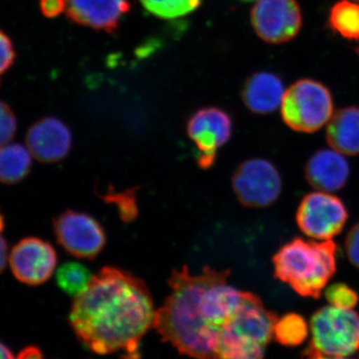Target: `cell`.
<instances>
[{
	"label": "cell",
	"mask_w": 359,
	"mask_h": 359,
	"mask_svg": "<svg viewBox=\"0 0 359 359\" xmlns=\"http://www.w3.org/2000/svg\"><path fill=\"white\" fill-rule=\"evenodd\" d=\"M229 275L210 266L200 273L186 266L172 273L168 280L171 294L156 313L154 323L164 341L192 358H218L222 330L250 295L229 285Z\"/></svg>",
	"instance_id": "cell-1"
},
{
	"label": "cell",
	"mask_w": 359,
	"mask_h": 359,
	"mask_svg": "<svg viewBox=\"0 0 359 359\" xmlns=\"http://www.w3.org/2000/svg\"><path fill=\"white\" fill-rule=\"evenodd\" d=\"M156 311L145 283L122 269L105 266L75 297L69 321L80 341L97 354L139 358L144 335L154 327Z\"/></svg>",
	"instance_id": "cell-2"
},
{
	"label": "cell",
	"mask_w": 359,
	"mask_h": 359,
	"mask_svg": "<svg viewBox=\"0 0 359 359\" xmlns=\"http://www.w3.org/2000/svg\"><path fill=\"white\" fill-rule=\"evenodd\" d=\"M337 252L330 240L294 238L273 256L275 276L302 297L318 299L337 271Z\"/></svg>",
	"instance_id": "cell-3"
},
{
	"label": "cell",
	"mask_w": 359,
	"mask_h": 359,
	"mask_svg": "<svg viewBox=\"0 0 359 359\" xmlns=\"http://www.w3.org/2000/svg\"><path fill=\"white\" fill-rule=\"evenodd\" d=\"M278 316L250 294L235 318L222 330L217 359H264Z\"/></svg>",
	"instance_id": "cell-4"
},
{
	"label": "cell",
	"mask_w": 359,
	"mask_h": 359,
	"mask_svg": "<svg viewBox=\"0 0 359 359\" xmlns=\"http://www.w3.org/2000/svg\"><path fill=\"white\" fill-rule=\"evenodd\" d=\"M332 112L330 90L314 80H299L283 94V120L294 131L313 133L330 122Z\"/></svg>",
	"instance_id": "cell-5"
},
{
	"label": "cell",
	"mask_w": 359,
	"mask_h": 359,
	"mask_svg": "<svg viewBox=\"0 0 359 359\" xmlns=\"http://www.w3.org/2000/svg\"><path fill=\"white\" fill-rule=\"evenodd\" d=\"M311 346L332 358H348L359 351V313L330 306L311 320Z\"/></svg>",
	"instance_id": "cell-6"
},
{
	"label": "cell",
	"mask_w": 359,
	"mask_h": 359,
	"mask_svg": "<svg viewBox=\"0 0 359 359\" xmlns=\"http://www.w3.org/2000/svg\"><path fill=\"white\" fill-rule=\"evenodd\" d=\"M233 192L241 204L249 208H266L282 193V177L268 160L250 159L233 173Z\"/></svg>",
	"instance_id": "cell-7"
},
{
	"label": "cell",
	"mask_w": 359,
	"mask_h": 359,
	"mask_svg": "<svg viewBox=\"0 0 359 359\" xmlns=\"http://www.w3.org/2000/svg\"><path fill=\"white\" fill-rule=\"evenodd\" d=\"M348 212L337 196L314 192L302 200L297 212L299 229L314 240L330 241L346 226Z\"/></svg>",
	"instance_id": "cell-8"
},
{
	"label": "cell",
	"mask_w": 359,
	"mask_h": 359,
	"mask_svg": "<svg viewBox=\"0 0 359 359\" xmlns=\"http://www.w3.org/2000/svg\"><path fill=\"white\" fill-rule=\"evenodd\" d=\"M59 245L78 259H95L106 245V233L97 219L85 212L68 210L54 219Z\"/></svg>",
	"instance_id": "cell-9"
},
{
	"label": "cell",
	"mask_w": 359,
	"mask_h": 359,
	"mask_svg": "<svg viewBox=\"0 0 359 359\" xmlns=\"http://www.w3.org/2000/svg\"><path fill=\"white\" fill-rule=\"evenodd\" d=\"M250 21L257 36L264 42L285 43L301 30V8L297 0H257Z\"/></svg>",
	"instance_id": "cell-10"
},
{
	"label": "cell",
	"mask_w": 359,
	"mask_h": 359,
	"mask_svg": "<svg viewBox=\"0 0 359 359\" xmlns=\"http://www.w3.org/2000/svg\"><path fill=\"white\" fill-rule=\"evenodd\" d=\"M187 131L197 148L198 165L202 169H209L217 159L219 149L230 140L233 121L221 108L205 107L191 116Z\"/></svg>",
	"instance_id": "cell-11"
},
{
	"label": "cell",
	"mask_w": 359,
	"mask_h": 359,
	"mask_svg": "<svg viewBox=\"0 0 359 359\" xmlns=\"http://www.w3.org/2000/svg\"><path fill=\"white\" fill-rule=\"evenodd\" d=\"M16 280L27 285H39L50 280L57 266V254L50 243L29 237L20 241L9 256Z\"/></svg>",
	"instance_id": "cell-12"
},
{
	"label": "cell",
	"mask_w": 359,
	"mask_h": 359,
	"mask_svg": "<svg viewBox=\"0 0 359 359\" xmlns=\"http://www.w3.org/2000/svg\"><path fill=\"white\" fill-rule=\"evenodd\" d=\"M72 133L65 122L45 117L33 123L26 133V147L41 163L59 162L69 154Z\"/></svg>",
	"instance_id": "cell-13"
},
{
	"label": "cell",
	"mask_w": 359,
	"mask_h": 359,
	"mask_svg": "<svg viewBox=\"0 0 359 359\" xmlns=\"http://www.w3.org/2000/svg\"><path fill=\"white\" fill-rule=\"evenodd\" d=\"M71 21L95 30L114 32L131 8L129 0H65Z\"/></svg>",
	"instance_id": "cell-14"
},
{
	"label": "cell",
	"mask_w": 359,
	"mask_h": 359,
	"mask_svg": "<svg viewBox=\"0 0 359 359\" xmlns=\"http://www.w3.org/2000/svg\"><path fill=\"white\" fill-rule=\"evenodd\" d=\"M349 173L348 162L344 154L334 149L318 151L309 160L304 171L309 185L327 193L344 188Z\"/></svg>",
	"instance_id": "cell-15"
},
{
	"label": "cell",
	"mask_w": 359,
	"mask_h": 359,
	"mask_svg": "<svg viewBox=\"0 0 359 359\" xmlns=\"http://www.w3.org/2000/svg\"><path fill=\"white\" fill-rule=\"evenodd\" d=\"M282 80L269 72H257L249 77L243 87V100L252 112L268 114L278 109L282 103Z\"/></svg>",
	"instance_id": "cell-16"
},
{
	"label": "cell",
	"mask_w": 359,
	"mask_h": 359,
	"mask_svg": "<svg viewBox=\"0 0 359 359\" xmlns=\"http://www.w3.org/2000/svg\"><path fill=\"white\" fill-rule=\"evenodd\" d=\"M327 140L330 147L344 155L359 154V108L337 111L330 120Z\"/></svg>",
	"instance_id": "cell-17"
},
{
	"label": "cell",
	"mask_w": 359,
	"mask_h": 359,
	"mask_svg": "<svg viewBox=\"0 0 359 359\" xmlns=\"http://www.w3.org/2000/svg\"><path fill=\"white\" fill-rule=\"evenodd\" d=\"M32 166V153L20 144L0 147V183L15 185L29 174Z\"/></svg>",
	"instance_id": "cell-18"
},
{
	"label": "cell",
	"mask_w": 359,
	"mask_h": 359,
	"mask_svg": "<svg viewBox=\"0 0 359 359\" xmlns=\"http://www.w3.org/2000/svg\"><path fill=\"white\" fill-rule=\"evenodd\" d=\"M328 26L344 39L359 40V4L342 0L330 9Z\"/></svg>",
	"instance_id": "cell-19"
},
{
	"label": "cell",
	"mask_w": 359,
	"mask_h": 359,
	"mask_svg": "<svg viewBox=\"0 0 359 359\" xmlns=\"http://www.w3.org/2000/svg\"><path fill=\"white\" fill-rule=\"evenodd\" d=\"M93 275L84 264L67 262L59 266L56 271V283L63 292L76 297L86 290Z\"/></svg>",
	"instance_id": "cell-20"
},
{
	"label": "cell",
	"mask_w": 359,
	"mask_h": 359,
	"mask_svg": "<svg viewBox=\"0 0 359 359\" xmlns=\"http://www.w3.org/2000/svg\"><path fill=\"white\" fill-rule=\"evenodd\" d=\"M309 334L308 323L297 313H287L278 318L273 330L276 341L285 346H297Z\"/></svg>",
	"instance_id": "cell-21"
},
{
	"label": "cell",
	"mask_w": 359,
	"mask_h": 359,
	"mask_svg": "<svg viewBox=\"0 0 359 359\" xmlns=\"http://www.w3.org/2000/svg\"><path fill=\"white\" fill-rule=\"evenodd\" d=\"M149 13L163 20H174L194 13L203 0H140Z\"/></svg>",
	"instance_id": "cell-22"
},
{
	"label": "cell",
	"mask_w": 359,
	"mask_h": 359,
	"mask_svg": "<svg viewBox=\"0 0 359 359\" xmlns=\"http://www.w3.org/2000/svg\"><path fill=\"white\" fill-rule=\"evenodd\" d=\"M327 302L337 309H353L358 304V294L346 283H339L325 290Z\"/></svg>",
	"instance_id": "cell-23"
},
{
	"label": "cell",
	"mask_w": 359,
	"mask_h": 359,
	"mask_svg": "<svg viewBox=\"0 0 359 359\" xmlns=\"http://www.w3.org/2000/svg\"><path fill=\"white\" fill-rule=\"evenodd\" d=\"M18 130V120L11 106L0 101V147L13 140Z\"/></svg>",
	"instance_id": "cell-24"
},
{
	"label": "cell",
	"mask_w": 359,
	"mask_h": 359,
	"mask_svg": "<svg viewBox=\"0 0 359 359\" xmlns=\"http://www.w3.org/2000/svg\"><path fill=\"white\" fill-rule=\"evenodd\" d=\"M16 54L11 39L0 30V77L14 65Z\"/></svg>",
	"instance_id": "cell-25"
},
{
	"label": "cell",
	"mask_w": 359,
	"mask_h": 359,
	"mask_svg": "<svg viewBox=\"0 0 359 359\" xmlns=\"http://www.w3.org/2000/svg\"><path fill=\"white\" fill-rule=\"evenodd\" d=\"M346 252L351 263L359 269V223L354 224L347 233Z\"/></svg>",
	"instance_id": "cell-26"
},
{
	"label": "cell",
	"mask_w": 359,
	"mask_h": 359,
	"mask_svg": "<svg viewBox=\"0 0 359 359\" xmlns=\"http://www.w3.org/2000/svg\"><path fill=\"white\" fill-rule=\"evenodd\" d=\"M65 9V0H40V11L45 18H57Z\"/></svg>",
	"instance_id": "cell-27"
},
{
	"label": "cell",
	"mask_w": 359,
	"mask_h": 359,
	"mask_svg": "<svg viewBox=\"0 0 359 359\" xmlns=\"http://www.w3.org/2000/svg\"><path fill=\"white\" fill-rule=\"evenodd\" d=\"M16 359H44V356L39 347L27 346L20 351Z\"/></svg>",
	"instance_id": "cell-28"
},
{
	"label": "cell",
	"mask_w": 359,
	"mask_h": 359,
	"mask_svg": "<svg viewBox=\"0 0 359 359\" xmlns=\"http://www.w3.org/2000/svg\"><path fill=\"white\" fill-rule=\"evenodd\" d=\"M7 243L4 237L0 236V273L4 271L7 261Z\"/></svg>",
	"instance_id": "cell-29"
},
{
	"label": "cell",
	"mask_w": 359,
	"mask_h": 359,
	"mask_svg": "<svg viewBox=\"0 0 359 359\" xmlns=\"http://www.w3.org/2000/svg\"><path fill=\"white\" fill-rule=\"evenodd\" d=\"M306 359H348L346 358H332V356L325 355L320 353L313 346H309L308 353H306Z\"/></svg>",
	"instance_id": "cell-30"
},
{
	"label": "cell",
	"mask_w": 359,
	"mask_h": 359,
	"mask_svg": "<svg viewBox=\"0 0 359 359\" xmlns=\"http://www.w3.org/2000/svg\"><path fill=\"white\" fill-rule=\"evenodd\" d=\"M0 359H16L8 346L0 341Z\"/></svg>",
	"instance_id": "cell-31"
},
{
	"label": "cell",
	"mask_w": 359,
	"mask_h": 359,
	"mask_svg": "<svg viewBox=\"0 0 359 359\" xmlns=\"http://www.w3.org/2000/svg\"><path fill=\"white\" fill-rule=\"evenodd\" d=\"M4 226H6V219H4V215L0 214V233L4 230Z\"/></svg>",
	"instance_id": "cell-32"
},
{
	"label": "cell",
	"mask_w": 359,
	"mask_h": 359,
	"mask_svg": "<svg viewBox=\"0 0 359 359\" xmlns=\"http://www.w3.org/2000/svg\"><path fill=\"white\" fill-rule=\"evenodd\" d=\"M242 1L250 2V1H254V0H242Z\"/></svg>",
	"instance_id": "cell-33"
},
{
	"label": "cell",
	"mask_w": 359,
	"mask_h": 359,
	"mask_svg": "<svg viewBox=\"0 0 359 359\" xmlns=\"http://www.w3.org/2000/svg\"><path fill=\"white\" fill-rule=\"evenodd\" d=\"M355 1H358L359 2V0H355Z\"/></svg>",
	"instance_id": "cell-34"
}]
</instances>
